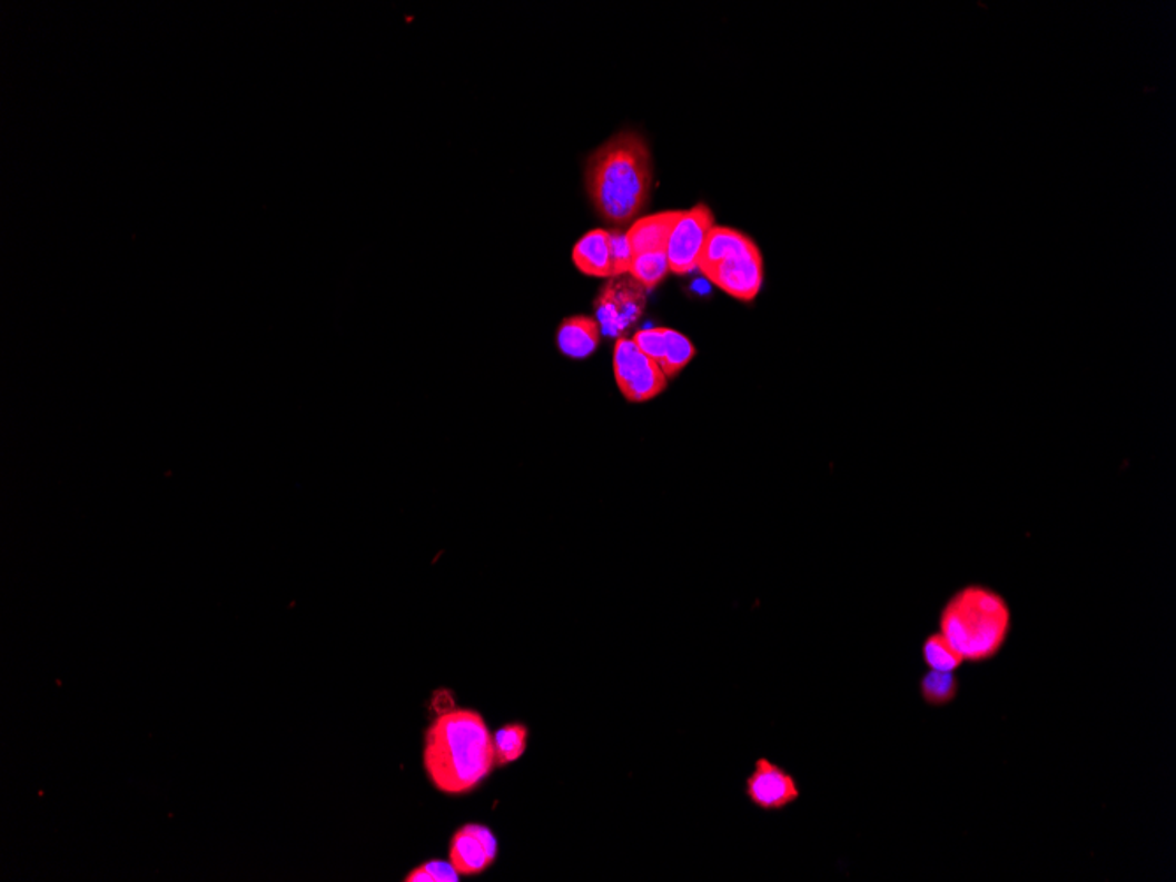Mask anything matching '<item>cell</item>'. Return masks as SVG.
<instances>
[{"label":"cell","instance_id":"obj_1","mask_svg":"<svg viewBox=\"0 0 1176 882\" xmlns=\"http://www.w3.org/2000/svg\"><path fill=\"white\" fill-rule=\"evenodd\" d=\"M423 764L441 793L462 796L476 791L497 766L494 735L483 715L473 708L437 715L425 733Z\"/></svg>","mask_w":1176,"mask_h":882},{"label":"cell","instance_id":"obj_2","mask_svg":"<svg viewBox=\"0 0 1176 882\" xmlns=\"http://www.w3.org/2000/svg\"><path fill=\"white\" fill-rule=\"evenodd\" d=\"M586 192L607 222L625 225L649 204L652 156L643 136L619 132L591 153L585 168Z\"/></svg>","mask_w":1176,"mask_h":882},{"label":"cell","instance_id":"obj_3","mask_svg":"<svg viewBox=\"0 0 1176 882\" xmlns=\"http://www.w3.org/2000/svg\"><path fill=\"white\" fill-rule=\"evenodd\" d=\"M1012 631V612L996 588L969 583L949 595L939 613V633L966 663L997 657Z\"/></svg>","mask_w":1176,"mask_h":882},{"label":"cell","instance_id":"obj_4","mask_svg":"<svg viewBox=\"0 0 1176 882\" xmlns=\"http://www.w3.org/2000/svg\"><path fill=\"white\" fill-rule=\"evenodd\" d=\"M698 268L737 300L752 301L763 288V254L751 237L737 229L713 226Z\"/></svg>","mask_w":1176,"mask_h":882},{"label":"cell","instance_id":"obj_5","mask_svg":"<svg viewBox=\"0 0 1176 882\" xmlns=\"http://www.w3.org/2000/svg\"><path fill=\"white\" fill-rule=\"evenodd\" d=\"M646 289L631 275L612 277L595 298V319L603 335L622 338L645 313Z\"/></svg>","mask_w":1176,"mask_h":882},{"label":"cell","instance_id":"obj_6","mask_svg":"<svg viewBox=\"0 0 1176 882\" xmlns=\"http://www.w3.org/2000/svg\"><path fill=\"white\" fill-rule=\"evenodd\" d=\"M613 371L616 386L629 402H649L666 389L668 377L661 365L643 355L633 338H616Z\"/></svg>","mask_w":1176,"mask_h":882},{"label":"cell","instance_id":"obj_7","mask_svg":"<svg viewBox=\"0 0 1176 882\" xmlns=\"http://www.w3.org/2000/svg\"><path fill=\"white\" fill-rule=\"evenodd\" d=\"M713 226H715V217L704 204L682 211V217L671 231L670 241H668L666 256L670 271L685 275L698 270L701 254H703Z\"/></svg>","mask_w":1176,"mask_h":882},{"label":"cell","instance_id":"obj_8","mask_svg":"<svg viewBox=\"0 0 1176 882\" xmlns=\"http://www.w3.org/2000/svg\"><path fill=\"white\" fill-rule=\"evenodd\" d=\"M743 793L759 811L780 812L800 800L801 787L793 773L768 757H759L745 779Z\"/></svg>","mask_w":1176,"mask_h":882},{"label":"cell","instance_id":"obj_9","mask_svg":"<svg viewBox=\"0 0 1176 882\" xmlns=\"http://www.w3.org/2000/svg\"><path fill=\"white\" fill-rule=\"evenodd\" d=\"M497 853L495 833L483 824H465L449 842V862L462 878L483 874L494 865Z\"/></svg>","mask_w":1176,"mask_h":882},{"label":"cell","instance_id":"obj_10","mask_svg":"<svg viewBox=\"0 0 1176 882\" xmlns=\"http://www.w3.org/2000/svg\"><path fill=\"white\" fill-rule=\"evenodd\" d=\"M680 217H682V211L670 210L634 220L629 231L625 232L629 247L633 250V256L646 252H666L671 231L675 228Z\"/></svg>","mask_w":1176,"mask_h":882},{"label":"cell","instance_id":"obj_11","mask_svg":"<svg viewBox=\"0 0 1176 882\" xmlns=\"http://www.w3.org/2000/svg\"><path fill=\"white\" fill-rule=\"evenodd\" d=\"M601 335L603 331L594 317H567L559 326L557 346L570 358H589L601 344Z\"/></svg>","mask_w":1176,"mask_h":882},{"label":"cell","instance_id":"obj_12","mask_svg":"<svg viewBox=\"0 0 1176 882\" xmlns=\"http://www.w3.org/2000/svg\"><path fill=\"white\" fill-rule=\"evenodd\" d=\"M574 267L589 277H613L610 231L594 229L574 246Z\"/></svg>","mask_w":1176,"mask_h":882},{"label":"cell","instance_id":"obj_13","mask_svg":"<svg viewBox=\"0 0 1176 882\" xmlns=\"http://www.w3.org/2000/svg\"><path fill=\"white\" fill-rule=\"evenodd\" d=\"M960 691V680L955 672H937L930 670L919 678V694L921 700L930 706H946L957 700Z\"/></svg>","mask_w":1176,"mask_h":882},{"label":"cell","instance_id":"obj_14","mask_svg":"<svg viewBox=\"0 0 1176 882\" xmlns=\"http://www.w3.org/2000/svg\"><path fill=\"white\" fill-rule=\"evenodd\" d=\"M528 735L531 730L523 722H511L497 730L494 735L497 766H510L522 760L527 751Z\"/></svg>","mask_w":1176,"mask_h":882},{"label":"cell","instance_id":"obj_15","mask_svg":"<svg viewBox=\"0 0 1176 882\" xmlns=\"http://www.w3.org/2000/svg\"><path fill=\"white\" fill-rule=\"evenodd\" d=\"M696 356V347L692 346L688 337H683L676 329L664 328V358L661 368L670 377L679 376L683 368L691 364Z\"/></svg>","mask_w":1176,"mask_h":882},{"label":"cell","instance_id":"obj_16","mask_svg":"<svg viewBox=\"0 0 1176 882\" xmlns=\"http://www.w3.org/2000/svg\"><path fill=\"white\" fill-rule=\"evenodd\" d=\"M921 657L930 670H937V672H957L958 667L966 663L939 631L925 637L923 645H921Z\"/></svg>","mask_w":1176,"mask_h":882},{"label":"cell","instance_id":"obj_17","mask_svg":"<svg viewBox=\"0 0 1176 882\" xmlns=\"http://www.w3.org/2000/svg\"><path fill=\"white\" fill-rule=\"evenodd\" d=\"M670 274L666 252H646L633 256L629 275L645 289H652Z\"/></svg>","mask_w":1176,"mask_h":882},{"label":"cell","instance_id":"obj_18","mask_svg":"<svg viewBox=\"0 0 1176 882\" xmlns=\"http://www.w3.org/2000/svg\"><path fill=\"white\" fill-rule=\"evenodd\" d=\"M610 254H612L613 277L627 275L633 265V250L629 247L627 235L620 229H610Z\"/></svg>","mask_w":1176,"mask_h":882},{"label":"cell","instance_id":"obj_19","mask_svg":"<svg viewBox=\"0 0 1176 882\" xmlns=\"http://www.w3.org/2000/svg\"><path fill=\"white\" fill-rule=\"evenodd\" d=\"M633 343L643 355L661 365L664 358V328L638 329Z\"/></svg>","mask_w":1176,"mask_h":882},{"label":"cell","instance_id":"obj_20","mask_svg":"<svg viewBox=\"0 0 1176 882\" xmlns=\"http://www.w3.org/2000/svg\"><path fill=\"white\" fill-rule=\"evenodd\" d=\"M428 872H431L434 882H458L462 875L456 872L455 866L452 862H443V860H431V862L423 863Z\"/></svg>","mask_w":1176,"mask_h":882},{"label":"cell","instance_id":"obj_21","mask_svg":"<svg viewBox=\"0 0 1176 882\" xmlns=\"http://www.w3.org/2000/svg\"><path fill=\"white\" fill-rule=\"evenodd\" d=\"M456 708L455 694L449 688H437L432 694V710L435 715H444Z\"/></svg>","mask_w":1176,"mask_h":882},{"label":"cell","instance_id":"obj_22","mask_svg":"<svg viewBox=\"0 0 1176 882\" xmlns=\"http://www.w3.org/2000/svg\"><path fill=\"white\" fill-rule=\"evenodd\" d=\"M405 882H434L431 872L425 866L419 865L416 869L411 870L409 874L405 875Z\"/></svg>","mask_w":1176,"mask_h":882}]
</instances>
